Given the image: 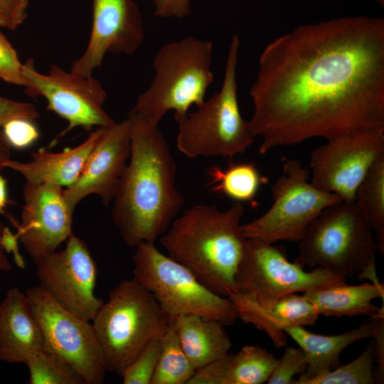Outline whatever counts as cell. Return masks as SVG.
<instances>
[{
    "label": "cell",
    "instance_id": "14",
    "mask_svg": "<svg viewBox=\"0 0 384 384\" xmlns=\"http://www.w3.org/2000/svg\"><path fill=\"white\" fill-rule=\"evenodd\" d=\"M35 263L39 286L63 307L92 321L104 302L95 293L97 266L84 240L72 233L63 250Z\"/></svg>",
    "mask_w": 384,
    "mask_h": 384
},
{
    "label": "cell",
    "instance_id": "2",
    "mask_svg": "<svg viewBox=\"0 0 384 384\" xmlns=\"http://www.w3.org/2000/svg\"><path fill=\"white\" fill-rule=\"evenodd\" d=\"M131 149L113 199L112 218L122 240L134 247L154 244L168 230L184 198L176 184V164L158 127L132 110Z\"/></svg>",
    "mask_w": 384,
    "mask_h": 384
},
{
    "label": "cell",
    "instance_id": "21",
    "mask_svg": "<svg viewBox=\"0 0 384 384\" xmlns=\"http://www.w3.org/2000/svg\"><path fill=\"white\" fill-rule=\"evenodd\" d=\"M377 317H370L357 327L336 335L312 333L304 326L285 329L289 336L304 353L307 367L305 372L294 379L292 384L304 381L330 371L341 364L340 356L351 344L362 339L372 338L376 329Z\"/></svg>",
    "mask_w": 384,
    "mask_h": 384
},
{
    "label": "cell",
    "instance_id": "4",
    "mask_svg": "<svg viewBox=\"0 0 384 384\" xmlns=\"http://www.w3.org/2000/svg\"><path fill=\"white\" fill-rule=\"evenodd\" d=\"M298 242L295 262L302 267L380 283L375 265L377 242L356 201H341L326 207Z\"/></svg>",
    "mask_w": 384,
    "mask_h": 384
},
{
    "label": "cell",
    "instance_id": "40",
    "mask_svg": "<svg viewBox=\"0 0 384 384\" xmlns=\"http://www.w3.org/2000/svg\"><path fill=\"white\" fill-rule=\"evenodd\" d=\"M5 226L6 225L0 221V272H7L11 270L12 265L1 243V238Z\"/></svg>",
    "mask_w": 384,
    "mask_h": 384
},
{
    "label": "cell",
    "instance_id": "7",
    "mask_svg": "<svg viewBox=\"0 0 384 384\" xmlns=\"http://www.w3.org/2000/svg\"><path fill=\"white\" fill-rule=\"evenodd\" d=\"M240 38L232 37L220 90L194 112L176 121L178 124V149L190 158L223 156L243 154L254 142L247 121L240 113L238 100L236 70Z\"/></svg>",
    "mask_w": 384,
    "mask_h": 384
},
{
    "label": "cell",
    "instance_id": "11",
    "mask_svg": "<svg viewBox=\"0 0 384 384\" xmlns=\"http://www.w3.org/2000/svg\"><path fill=\"white\" fill-rule=\"evenodd\" d=\"M41 326L45 347L66 361L85 384H101L107 372L92 322L59 304L41 286L25 292Z\"/></svg>",
    "mask_w": 384,
    "mask_h": 384
},
{
    "label": "cell",
    "instance_id": "37",
    "mask_svg": "<svg viewBox=\"0 0 384 384\" xmlns=\"http://www.w3.org/2000/svg\"><path fill=\"white\" fill-rule=\"evenodd\" d=\"M154 14L161 18H183L191 12V0H152Z\"/></svg>",
    "mask_w": 384,
    "mask_h": 384
},
{
    "label": "cell",
    "instance_id": "9",
    "mask_svg": "<svg viewBox=\"0 0 384 384\" xmlns=\"http://www.w3.org/2000/svg\"><path fill=\"white\" fill-rule=\"evenodd\" d=\"M282 172L271 187V207L261 216L242 224L247 239L270 244L299 242L326 207L342 201L313 186L309 181V169L298 159L284 162Z\"/></svg>",
    "mask_w": 384,
    "mask_h": 384
},
{
    "label": "cell",
    "instance_id": "28",
    "mask_svg": "<svg viewBox=\"0 0 384 384\" xmlns=\"http://www.w3.org/2000/svg\"><path fill=\"white\" fill-rule=\"evenodd\" d=\"M24 364L28 369L30 384H85L66 361L46 347L31 355Z\"/></svg>",
    "mask_w": 384,
    "mask_h": 384
},
{
    "label": "cell",
    "instance_id": "10",
    "mask_svg": "<svg viewBox=\"0 0 384 384\" xmlns=\"http://www.w3.org/2000/svg\"><path fill=\"white\" fill-rule=\"evenodd\" d=\"M22 75L26 94L31 97H43L47 109L67 121L68 127L58 137L76 127L88 130L114 122L103 108L107 92L92 76L66 71L57 65L41 73L36 70L33 59L23 64Z\"/></svg>",
    "mask_w": 384,
    "mask_h": 384
},
{
    "label": "cell",
    "instance_id": "33",
    "mask_svg": "<svg viewBox=\"0 0 384 384\" xmlns=\"http://www.w3.org/2000/svg\"><path fill=\"white\" fill-rule=\"evenodd\" d=\"M22 67L16 50L0 31V79L23 87Z\"/></svg>",
    "mask_w": 384,
    "mask_h": 384
},
{
    "label": "cell",
    "instance_id": "12",
    "mask_svg": "<svg viewBox=\"0 0 384 384\" xmlns=\"http://www.w3.org/2000/svg\"><path fill=\"white\" fill-rule=\"evenodd\" d=\"M273 244L247 239L235 284L237 292L255 298H277L346 282L343 276L316 267L305 271Z\"/></svg>",
    "mask_w": 384,
    "mask_h": 384
},
{
    "label": "cell",
    "instance_id": "39",
    "mask_svg": "<svg viewBox=\"0 0 384 384\" xmlns=\"http://www.w3.org/2000/svg\"><path fill=\"white\" fill-rule=\"evenodd\" d=\"M11 147L7 143L0 128V170L5 169V164L10 160Z\"/></svg>",
    "mask_w": 384,
    "mask_h": 384
},
{
    "label": "cell",
    "instance_id": "5",
    "mask_svg": "<svg viewBox=\"0 0 384 384\" xmlns=\"http://www.w3.org/2000/svg\"><path fill=\"white\" fill-rule=\"evenodd\" d=\"M213 44L193 37L164 45L153 61L155 75L132 111L159 124L170 110L176 121L200 106L213 82Z\"/></svg>",
    "mask_w": 384,
    "mask_h": 384
},
{
    "label": "cell",
    "instance_id": "29",
    "mask_svg": "<svg viewBox=\"0 0 384 384\" xmlns=\"http://www.w3.org/2000/svg\"><path fill=\"white\" fill-rule=\"evenodd\" d=\"M374 363L375 345L371 338L365 350L352 361L308 379L302 384H374Z\"/></svg>",
    "mask_w": 384,
    "mask_h": 384
},
{
    "label": "cell",
    "instance_id": "31",
    "mask_svg": "<svg viewBox=\"0 0 384 384\" xmlns=\"http://www.w3.org/2000/svg\"><path fill=\"white\" fill-rule=\"evenodd\" d=\"M307 367L304 351L299 346H288L277 358L267 380L268 384H292L296 375H302Z\"/></svg>",
    "mask_w": 384,
    "mask_h": 384
},
{
    "label": "cell",
    "instance_id": "1",
    "mask_svg": "<svg viewBox=\"0 0 384 384\" xmlns=\"http://www.w3.org/2000/svg\"><path fill=\"white\" fill-rule=\"evenodd\" d=\"M247 122L262 155L314 137L384 131V19L343 16L306 23L259 58Z\"/></svg>",
    "mask_w": 384,
    "mask_h": 384
},
{
    "label": "cell",
    "instance_id": "27",
    "mask_svg": "<svg viewBox=\"0 0 384 384\" xmlns=\"http://www.w3.org/2000/svg\"><path fill=\"white\" fill-rule=\"evenodd\" d=\"M174 321L161 334V353L151 384H188L196 372L181 345Z\"/></svg>",
    "mask_w": 384,
    "mask_h": 384
},
{
    "label": "cell",
    "instance_id": "38",
    "mask_svg": "<svg viewBox=\"0 0 384 384\" xmlns=\"http://www.w3.org/2000/svg\"><path fill=\"white\" fill-rule=\"evenodd\" d=\"M18 240L16 234L13 233L9 228L5 226L1 238L2 246L6 253H13L16 265L23 268L24 262L19 252Z\"/></svg>",
    "mask_w": 384,
    "mask_h": 384
},
{
    "label": "cell",
    "instance_id": "18",
    "mask_svg": "<svg viewBox=\"0 0 384 384\" xmlns=\"http://www.w3.org/2000/svg\"><path fill=\"white\" fill-rule=\"evenodd\" d=\"M228 298L238 318L265 333L276 348L286 345L287 327L311 326L319 316L314 306L303 294L259 299L237 292Z\"/></svg>",
    "mask_w": 384,
    "mask_h": 384
},
{
    "label": "cell",
    "instance_id": "3",
    "mask_svg": "<svg viewBox=\"0 0 384 384\" xmlns=\"http://www.w3.org/2000/svg\"><path fill=\"white\" fill-rule=\"evenodd\" d=\"M241 203L220 210L213 205H196L172 221L160 238L168 255L187 267L215 293H237L235 277L247 238Z\"/></svg>",
    "mask_w": 384,
    "mask_h": 384
},
{
    "label": "cell",
    "instance_id": "6",
    "mask_svg": "<svg viewBox=\"0 0 384 384\" xmlns=\"http://www.w3.org/2000/svg\"><path fill=\"white\" fill-rule=\"evenodd\" d=\"M174 319L133 277L122 279L92 320L107 372L121 376L125 368Z\"/></svg>",
    "mask_w": 384,
    "mask_h": 384
},
{
    "label": "cell",
    "instance_id": "24",
    "mask_svg": "<svg viewBox=\"0 0 384 384\" xmlns=\"http://www.w3.org/2000/svg\"><path fill=\"white\" fill-rule=\"evenodd\" d=\"M302 294L314 306L319 316L371 317L379 309L373 301L383 299L384 289L381 282L350 285L345 282L311 289Z\"/></svg>",
    "mask_w": 384,
    "mask_h": 384
},
{
    "label": "cell",
    "instance_id": "32",
    "mask_svg": "<svg viewBox=\"0 0 384 384\" xmlns=\"http://www.w3.org/2000/svg\"><path fill=\"white\" fill-rule=\"evenodd\" d=\"M3 135L10 147L24 149L33 145L40 133L33 120L26 118H14L1 127Z\"/></svg>",
    "mask_w": 384,
    "mask_h": 384
},
{
    "label": "cell",
    "instance_id": "35",
    "mask_svg": "<svg viewBox=\"0 0 384 384\" xmlns=\"http://www.w3.org/2000/svg\"><path fill=\"white\" fill-rule=\"evenodd\" d=\"M28 0H0V26L14 30L26 20Z\"/></svg>",
    "mask_w": 384,
    "mask_h": 384
},
{
    "label": "cell",
    "instance_id": "36",
    "mask_svg": "<svg viewBox=\"0 0 384 384\" xmlns=\"http://www.w3.org/2000/svg\"><path fill=\"white\" fill-rule=\"evenodd\" d=\"M377 317L376 329L372 339L375 345L374 378L375 383H383L384 378V336H383V308L375 314Z\"/></svg>",
    "mask_w": 384,
    "mask_h": 384
},
{
    "label": "cell",
    "instance_id": "25",
    "mask_svg": "<svg viewBox=\"0 0 384 384\" xmlns=\"http://www.w3.org/2000/svg\"><path fill=\"white\" fill-rule=\"evenodd\" d=\"M208 175L211 191L241 203L254 201L262 185L268 181L252 162L231 163L225 169L212 166Z\"/></svg>",
    "mask_w": 384,
    "mask_h": 384
},
{
    "label": "cell",
    "instance_id": "42",
    "mask_svg": "<svg viewBox=\"0 0 384 384\" xmlns=\"http://www.w3.org/2000/svg\"><path fill=\"white\" fill-rule=\"evenodd\" d=\"M380 6H384V0H375Z\"/></svg>",
    "mask_w": 384,
    "mask_h": 384
},
{
    "label": "cell",
    "instance_id": "16",
    "mask_svg": "<svg viewBox=\"0 0 384 384\" xmlns=\"http://www.w3.org/2000/svg\"><path fill=\"white\" fill-rule=\"evenodd\" d=\"M144 31L141 13L132 0H92V23L87 46L70 70L92 76L107 53L131 55L141 46Z\"/></svg>",
    "mask_w": 384,
    "mask_h": 384
},
{
    "label": "cell",
    "instance_id": "30",
    "mask_svg": "<svg viewBox=\"0 0 384 384\" xmlns=\"http://www.w3.org/2000/svg\"><path fill=\"white\" fill-rule=\"evenodd\" d=\"M161 348V335L149 341L125 368L121 377L123 384H151Z\"/></svg>",
    "mask_w": 384,
    "mask_h": 384
},
{
    "label": "cell",
    "instance_id": "17",
    "mask_svg": "<svg viewBox=\"0 0 384 384\" xmlns=\"http://www.w3.org/2000/svg\"><path fill=\"white\" fill-rule=\"evenodd\" d=\"M131 149L129 119L104 127L76 181L64 188L65 198L75 210L86 197L95 195L105 206L114 199L127 166Z\"/></svg>",
    "mask_w": 384,
    "mask_h": 384
},
{
    "label": "cell",
    "instance_id": "26",
    "mask_svg": "<svg viewBox=\"0 0 384 384\" xmlns=\"http://www.w3.org/2000/svg\"><path fill=\"white\" fill-rule=\"evenodd\" d=\"M356 204L375 235L379 252L384 254V155L371 166L357 189Z\"/></svg>",
    "mask_w": 384,
    "mask_h": 384
},
{
    "label": "cell",
    "instance_id": "8",
    "mask_svg": "<svg viewBox=\"0 0 384 384\" xmlns=\"http://www.w3.org/2000/svg\"><path fill=\"white\" fill-rule=\"evenodd\" d=\"M133 278L148 289L172 319L197 314L225 326L238 319L230 298L204 285L184 265L160 252L153 243L134 247Z\"/></svg>",
    "mask_w": 384,
    "mask_h": 384
},
{
    "label": "cell",
    "instance_id": "22",
    "mask_svg": "<svg viewBox=\"0 0 384 384\" xmlns=\"http://www.w3.org/2000/svg\"><path fill=\"white\" fill-rule=\"evenodd\" d=\"M277 358L266 348L244 346L198 369L188 384H262L267 382Z\"/></svg>",
    "mask_w": 384,
    "mask_h": 384
},
{
    "label": "cell",
    "instance_id": "23",
    "mask_svg": "<svg viewBox=\"0 0 384 384\" xmlns=\"http://www.w3.org/2000/svg\"><path fill=\"white\" fill-rule=\"evenodd\" d=\"M174 323L181 345L196 370L229 353L232 344L223 323L197 314L178 316Z\"/></svg>",
    "mask_w": 384,
    "mask_h": 384
},
{
    "label": "cell",
    "instance_id": "20",
    "mask_svg": "<svg viewBox=\"0 0 384 384\" xmlns=\"http://www.w3.org/2000/svg\"><path fill=\"white\" fill-rule=\"evenodd\" d=\"M103 127H97L80 144L53 152L44 148L33 152L29 161L10 159L5 169L21 174L26 183L51 184L63 188L73 185L80 176L87 160L100 137Z\"/></svg>",
    "mask_w": 384,
    "mask_h": 384
},
{
    "label": "cell",
    "instance_id": "41",
    "mask_svg": "<svg viewBox=\"0 0 384 384\" xmlns=\"http://www.w3.org/2000/svg\"><path fill=\"white\" fill-rule=\"evenodd\" d=\"M8 203L6 181L0 175V213H4Z\"/></svg>",
    "mask_w": 384,
    "mask_h": 384
},
{
    "label": "cell",
    "instance_id": "13",
    "mask_svg": "<svg viewBox=\"0 0 384 384\" xmlns=\"http://www.w3.org/2000/svg\"><path fill=\"white\" fill-rule=\"evenodd\" d=\"M383 155L384 131H362L328 139L311 153L310 182L343 201H355L360 184Z\"/></svg>",
    "mask_w": 384,
    "mask_h": 384
},
{
    "label": "cell",
    "instance_id": "34",
    "mask_svg": "<svg viewBox=\"0 0 384 384\" xmlns=\"http://www.w3.org/2000/svg\"><path fill=\"white\" fill-rule=\"evenodd\" d=\"M40 117L36 106L30 102L12 100L0 95V128L14 118L35 120Z\"/></svg>",
    "mask_w": 384,
    "mask_h": 384
},
{
    "label": "cell",
    "instance_id": "19",
    "mask_svg": "<svg viewBox=\"0 0 384 384\" xmlns=\"http://www.w3.org/2000/svg\"><path fill=\"white\" fill-rule=\"evenodd\" d=\"M45 348L43 336L26 293L7 290L0 303V361L25 363Z\"/></svg>",
    "mask_w": 384,
    "mask_h": 384
},
{
    "label": "cell",
    "instance_id": "15",
    "mask_svg": "<svg viewBox=\"0 0 384 384\" xmlns=\"http://www.w3.org/2000/svg\"><path fill=\"white\" fill-rule=\"evenodd\" d=\"M20 223L11 219L24 250L34 262L58 250L73 233L74 209L64 188L26 183Z\"/></svg>",
    "mask_w": 384,
    "mask_h": 384
}]
</instances>
